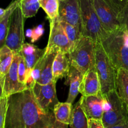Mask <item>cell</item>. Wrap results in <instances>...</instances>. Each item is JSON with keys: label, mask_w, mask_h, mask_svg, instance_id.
I'll return each instance as SVG.
<instances>
[{"label": "cell", "mask_w": 128, "mask_h": 128, "mask_svg": "<svg viewBox=\"0 0 128 128\" xmlns=\"http://www.w3.org/2000/svg\"><path fill=\"white\" fill-rule=\"evenodd\" d=\"M81 105L88 119L102 120L104 98L102 94L93 96H81Z\"/></svg>", "instance_id": "4fadbf2b"}, {"label": "cell", "mask_w": 128, "mask_h": 128, "mask_svg": "<svg viewBox=\"0 0 128 128\" xmlns=\"http://www.w3.org/2000/svg\"><path fill=\"white\" fill-rule=\"evenodd\" d=\"M91 1L102 27L108 32H114L121 28L120 13L104 0H91Z\"/></svg>", "instance_id": "9c48e42d"}, {"label": "cell", "mask_w": 128, "mask_h": 128, "mask_svg": "<svg viewBox=\"0 0 128 128\" xmlns=\"http://www.w3.org/2000/svg\"><path fill=\"white\" fill-rule=\"evenodd\" d=\"M121 28L128 32V2L124 6L120 13Z\"/></svg>", "instance_id": "f546056e"}, {"label": "cell", "mask_w": 128, "mask_h": 128, "mask_svg": "<svg viewBox=\"0 0 128 128\" xmlns=\"http://www.w3.org/2000/svg\"><path fill=\"white\" fill-rule=\"evenodd\" d=\"M127 108H128V102H127Z\"/></svg>", "instance_id": "ab89813d"}, {"label": "cell", "mask_w": 128, "mask_h": 128, "mask_svg": "<svg viewBox=\"0 0 128 128\" xmlns=\"http://www.w3.org/2000/svg\"><path fill=\"white\" fill-rule=\"evenodd\" d=\"M56 82L53 80L46 84L37 82L32 88L36 101L46 111H53L54 106L59 102L56 94Z\"/></svg>", "instance_id": "30bf717a"}, {"label": "cell", "mask_w": 128, "mask_h": 128, "mask_svg": "<svg viewBox=\"0 0 128 128\" xmlns=\"http://www.w3.org/2000/svg\"><path fill=\"white\" fill-rule=\"evenodd\" d=\"M84 74L73 66L70 67L68 75L66 77L64 84L70 86L68 96L66 102L73 103L75 99L80 92L81 84L83 80Z\"/></svg>", "instance_id": "9a60e30c"}, {"label": "cell", "mask_w": 128, "mask_h": 128, "mask_svg": "<svg viewBox=\"0 0 128 128\" xmlns=\"http://www.w3.org/2000/svg\"><path fill=\"white\" fill-rule=\"evenodd\" d=\"M101 42L116 71L120 68L128 70V43L123 30L120 28L110 32Z\"/></svg>", "instance_id": "7a4b0ae2"}, {"label": "cell", "mask_w": 128, "mask_h": 128, "mask_svg": "<svg viewBox=\"0 0 128 128\" xmlns=\"http://www.w3.org/2000/svg\"><path fill=\"white\" fill-rule=\"evenodd\" d=\"M24 19L25 17L19 4L11 14L5 44L14 54L20 53L22 45L24 44Z\"/></svg>", "instance_id": "52a82bcc"}, {"label": "cell", "mask_w": 128, "mask_h": 128, "mask_svg": "<svg viewBox=\"0 0 128 128\" xmlns=\"http://www.w3.org/2000/svg\"><path fill=\"white\" fill-rule=\"evenodd\" d=\"M80 92L82 96H93L101 92V83L95 66L90 69L84 75Z\"/></svg>", "instance_id": "5bb4252c"}, {"label": "cell", "mask_w": 128, "mask_h": 128, "mask_svg": "<svg viewBox=\"0 0 128 128\" xmlns=\"http://www.w3.org/2000/svg\"><path fill=\"white\" fill-rule=\"evenodd\" d=\"M19 59H20V53L14 54L11 67L8 72L4 76L2 96L9 97L13 94L21 92L27 89L26 85L22 84L19 81L18 74Z\"/></svg>", "instance_id": "7c38bea8"}, {"label": "cell", "mask_w": 128, "mask_h": 128, "mask_svg": "<svg viewBox=\"0 0 128 128\" xmlns=\"http://www.w3.org/2000/svg\"><path fill=\"white\" fill-rule=\"evenodd\" d=\"M8 97L2 96L0 100V128H6V118Z\"/></svg>", "instance_id": "f1b7e54d"}, {"label": "cell", "mask_w": 128, "mask_h": 128, "mask_svg": "<svg viewBox=\"0 0 128 128\" xmlns=\"http://www.w3.org/2000/svg\"><path fill=\"white\" fill-rule=\"evenodd\" d=\"M95 67L101 83V93L105 95L116 90V70L105 51L101 42H96Z\"/></svg>", "instance_id": "5b68a950"}, {"label": "cell", "mask_w": 128, "mask_h": 128, "mask_svg": "<svg viewBox=\"0 0 128 128\" xmlns=\"http://www.w3.org/2000/svg\"><path fill=\"white\" fill-rule=\"evenodd\" d=\"M116 90L119 96L128 102V70L120 68L116 71Z\"/></svg>", "instance_id": "ffe728a7"}, {"label": "cell", "mask_w": 128, "mask_h": 128, "mask_svg": "<svg viewBox=\"0 0 128 128\" xmlns=\"http://www.w3.org/2000/svg\"><path fill=\"white\" fill-rule=\"evenodd\" d=\"M72 104L68 102H59L54 106L53 113L56 120L58 122L70 126L72 119Z\"/></svg>", "instance_id": "ac0fdd59"}, {"label": "cell", "mask_w": 128, "mask_h": 128, "mask_svg": "<svg viewBox=\"0 0 128 128\" xmlns=\"http://www.w3.org/2000/svg\"><path fill=\"white\" fill-rule=\"evenodd\" d=\"M5 12H6V9H2L0 8V18H1L3 16Z\"/></svg>", "instance_id": "74e56055"}, {"label": "cell", "mask_w": 128, "mask_h": 128, "mask_svg": "<svg viewBox=\"0 0 128 128\" xmlns=\"http://www.w3.org/2000/svg\"><path fill=\"white\" fill-rule=\"evenodd\" d=\"M59 2V0H40V6L45 11L48 20L58 17Z\"/></svg>", "instance_id": "603a6c76"}, {"label": "cell", "mask_w": 128, "mask_h": 128, "mask_svg": "<svg viewBox=\"0 0 128 128\" xmlns=\"http://www.w3.org/2000/svg\"><path fill=\"white\" fill-rule=\"evenodd\" d=\"M103 96L104 104L102 121L105 127L108 128L128 121L127 104L119 96L116 90H112Z\"/></svg>", "instance_id": "8992f818"}, {"label": "cell", "mask_w": 128, "mask_h": 128, "mask_svg": "<svg viewBox=\"0 0 128 128\" xmlns=\"http://www.w3.org/2000/svg\"><path fill=\"white\" fill-rule=\"evenodd\" d=\"M70 128H88V119L82 108L81 98L73 108Z\"/></svg>", "instance_id": "44dd1931"}, {"label": "cell", "mask_w": 128, "mask_h": 128, "mask_svg": "<svg viewBox=\"0 0 128 128\" xmlns=\"http://www.w3.org/2000/svg\"><path fill=\"white\" fill-rule=\"evenodd\" d=\"M38 47L35 46L33 44H30L28 42H24L22 46L20 53L22 56H26V55L31 54L34 52L38 50Z\"/></svg>", "instance_id": "1f68e13d"}, {"label": "cell", "mask_w": 128, "mask_h": 128, "mask_svg": "<svg viewBox=\"0 0 128 128\" xmlns=\"http://www.w3.org/2000/svg\"><path fill=\"white\" fill-rule=\"evenodd\" d=\"M50 36L48 44L45 48V53L51 51L68 54L70 51V41L59 18L50 20Z\"/></svg>", "instance_id": "ba28073f"}, {"label": "cell", "mask_w": 128, "mask_h": 128, "mask_svg": "<svg viewBox=\"0 0 128 128\" xmlns=\"http://www.w3.org/2000/svg\"><path fill=\"white\" fill-rule=\"evenodd\" d=\"M32 30V36L31 37V42L34 43L43 35L44 32V29L43 24H39L38 26L34 28Z\"/></svg>", "instance_id": "4dcf8cb0"}, {"label": "cell", "mask_w": 128, "mask_h": 128, "mask_svg": "<svg viewBox=\"0 0 128 128\" xmlns=\"http://www.w3.org/2000/svg\"><path fill=\"white\" fill-rule=\"evenodd\" d=\"M57 52L55 51H51L48 53L44 52V62L41 72V78L38 83L41 84H46L53 81L52 64Z\"/></svg>", "instance_id": "d6986e66"}, {"label": "cell", "mask_w": 128, "mask_h": 128, "mask_svg": "<svg viewBox=\"0 0 128 128\" xmlns=\"http://www.w3.org/2000/svg\"><path fill=\"white\" fill-rule=\"evenodd\" d=\"M44 62V54L40 59V60L38 61L36 65L34 66L32 70H31L26 83L27 89H32L35 84L38 82L40 78H41Z\"/></svg>", "instance_id": "cb8c5ba5"}, {"label": "cell", "mask_w": 128, "mask_h": 128, "mask_svg": "<svg viewBox=\"0 0 128 128\" xmlns=\"http://www.w3.org/2000/svg\"><path fill=\"white\" fill-rule=\"evenodd\" d=\"M6 128H68L56 120L53 111H46L36 101L32 89L8 97Z\"/></svg>", "instance_id": "6da1fadb"}, {"label": "cell", "mask_w": 128, "mask_h": 128, "mask_svg": "<svg viewBox=\"0 0 128 128\" xmlns=\"http://www.w3.org/2000/svg\"><path fill=\"white\" fill-rule=\"evenodd\" d=\"M96 42L90 38L81 36L74 48L69 52L70 64L84 75L95 66Z\"/></svg>", "instance_id": "3957f363"}, {"label": "cell", "mask_w": 128, "mask_h": 128, "mask_svg": "<svg viewBox=\"0 0 128 128\" xmlns=\"http://www.w3.org/2000/svg\"><path fill=\"white\" fill-rule=\"evenodd\" d=\"M14 53L6 44L0 48V78L4 77L13 61Z\"/></svg>", "instance_id": "7402d4cb"}, {"label": "cell", "mask_w": 128, "mask_h": 128, "mask_svg": "<svg viewBox=\"0 0 128 128\" xmlns=\"http://www.w3.org/2000/svg\"><path fill=\"white\" fill-rule=\"evenodd\" d=\"M4 77L0 78V100L2 98L3 94V84Z\"/></svg>", "instance_id": "d590c367"}, {"label": "cell", "mask_w": 128, "mask_h": 128, "mask_svg": "<svg viewBox=\"0 0 128 128\" xmlns=\"http://www.w3.org/2000/svg\"><path fill=\"white\" fill-rule=\"evenodd\" d=\"M20 5L25 18L34 16L41 8L40 0H20Z\"/></svg>", "instance_id": "d4e9b609"}, {"label": "cell", "mask_w": 128, "mask_h": 128, "mask_svg": "<svg viewBox=\"0 0 128 128\" xmlns=\"http://www.w3.org/2000/svg\"><path fill=\"white\" fill-rule=\"evenodd\" d=\"M44 52L45 49L41 50V49H40L38 48V50L33 53L31 54L26 55V56H22L24 59L25 62H26V68H27L28 78L29 75H30V72H31V70L34 68V66L36 65V64L40 60V59L44 56Z\"/></svg>", "instance_id": "4316f807"}, {"label": "cell", "mask_w": 128, "mask_h": 128, "mask_svg": "<svg viewBox=\"0 0 128 128\" xmlns=\"http://www.w3.org/2000/svg\"><path fill=\"white\" fill-rule=\"evenodd\" d=\"M60 21H61V24H62V27L64 30L66 36H67L68 38L70 41V45H71L70 51V52L74 48V47L78 41H79L80 38L81 37L82 34H81V32L75 26H72V25L68 23L65 21H61V20H60Z\"/></svg>", "instance_id": "484cf974"}, {"label": "cell", "mask_w": 128, "mask_h": 128, "mask_svg": "<svg viewBox=\"0 0 128 128\" xmlns=\"http://www.w3.org/2000/svg\"><path fill=\"white\" fill-rule=\"evenodd\" d=\"M81 11V34L96 42L102 41L108 34L102 27L91 0H80Z\"/></svg>", "instance_id": "277c9868"}, {"label": "cell", "mask_w": 128, "mask_h": 128, "mask_svg": "<svg viewBox=\"0 0 128 128\" xmlns=\"http://www.w3.org/2000/svg\"><path fill=\"white\" fill-rule=\"evenodd\" d=\"M104 1H106L111 8H112L118 13H120L121 10L124 7L123 4L120 0H104Z\"/></svg>", "instance_id": "d6a6232c"}, {"label": "cell", "mask_w": 128, "mask_h": 128, "mask_svg": "<svg viewBox=\"0 0 128 128\" xmlns=\"http://www.w3.org/2000/svg\"><path fill=\"white\" fill-rule=\"evenodd\" d=\"M108 128H128V121H126L122 123L119 124L115 125V126H111Z\"/></svg>", "instance_id": "e575fe53"}, {"label": "cell", "mask_w": 128, "mask_h": 128, "mask_svg": "<svg viewBox=\"0 0 128 128\" xmlns=\"http://www.w3.org/2000/svg\"><path fill=\"white\" fill-rule=\"evenodd\" d=\"M70 64L68 54L58 51L56 53L52 64L53 80L57 81L60 79L67 77L70 71Z\"/></svg>", "instance_id": "2e32d148"}, {"label": "cell", "mask_w": 128, "mask_h": 128, "mask_svg": "<svg viewBox=\"0 0 128 128\" xmlns=\"http://www.w3.org/2000/svg\"><path fill=\"white\" fill-rule=\"evenodd\" d=\"M18 74L19 81L21 84L26 85L27 81V68L26 62L23 56L20 52V59H19L18 66Z\"/></svg>", "instance_id": "83f0119b"}, {"label": "cell", "mask_w": 128, "mask_h": 128, "mask_svg": "<svg viewBox=\"0 0 128 128\" xmlns=\"http://www.w3.org/2000/svg\"><path fill=\"white\" fill-rule=\"evenodd\" d=\"M20 2V0H13L6 8V12L3 16L0 18V48L6 44L10 18L12 12L18 6Z\"/></svg>", "instance_id": "e0dca14e"}, {"label": "cell", "mask_w": 128, "mask_h": 128, "mask_svg": "<svg viewBox=\"0 0 128 128\" xmlns=\"http://www.w3.org/2000/svg\"><path fill=\"white\" fill-rule=\"evenodd\" d=\"M59 1V19L75 26L81 33V11L80 0Z\"/></svg>", "instance_id": "8fae6325"}, {"label": "cell", "mask_w": 128, "mask_h": 128, "mask_svg": "<svg viewBox=\"0 0 128 128\" xmlns=\"http://www.w3.org/2000/svg\"><path fill=\"white\" fill-rule=\"evenodd\" d=\"M32 29H28V30H26V36L28 38H31V36H32Z\"/></svg>", "instance_id": "8d00e7d4"}, {"label": "cell", "mask_w": 128, "mask_h": 128, "mask_svg": "<svg viewBox=\"0 0 128 128\" xmlns=\"http://www.w3.org/2000/svg\"><path fill=\"white\" fill-rule=\"evenodd\" d=\"M121 2H122V4H123V6H124L127 2H128V0H120Z\"/></svg>", "instance_id": "f35d334b"}, {"label": "cell", "mask_w": 128, "mask_h": 128, "mask_svg": "<svg viewBox=\"0 0 128 128\" xmlns=\"http://www.w3.org/2000/svg\"><path fill=\"white\" fill-rule=\"evenodd\" d=\"M88 128H106L102 122V120L89 119Z\"/></svg>", "instance_id": "836d02e7"}]
</instances>
